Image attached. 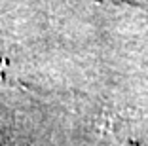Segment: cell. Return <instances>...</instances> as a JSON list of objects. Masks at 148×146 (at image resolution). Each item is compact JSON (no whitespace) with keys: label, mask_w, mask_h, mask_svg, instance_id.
I'll return each mask as SVG.
<instances>
[{"label":"cell","mask_w":148,"mask_h":146,"mask_svg":"<svg viewBox=\"0 0 148 146\" xmlns=\"http://www.w3.org/2000/svg\"><path fill=\"white\" fill-rule=\"evenodd\" d=\"M0 82H15L13 78V66H12V57L0 49Z\"/></svg>","instance_id":"1"},{"label":"cell","mask_w":148,"mask_h":146,"mask_svg":"<svg viewBox=\"0 0 148 146\" xmlns=\"http://www.w3.org/2000/svg\"><path fill=\"white\" fill-rule=\"evenodd\" d=\"M112 2H116V4H123L125 2V4H131V6H144L140 0H112Z\"/></svg>","instance_id":"2"}]
</instances>
